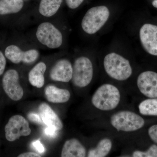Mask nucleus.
I'll return each mask as SVG.
<instances>
[{
    "label": "nucleus",
    "instance_id": "nucleus-1",
    "mask_svg": "<svg viewBox=\"0 0 157 157\" xmlns=\"http://www.w3.org/2000/svg\"><path fill=\"white\" fill-rule=\"evenodd\" d=\"M121 98L119 90L113 85L106 83L97 89L92 97L91 102L99 110L110 111L117 107Z\"/></svg>",
    "mask_w": 157,
    "mask_h": 157
},
{
    "label": "nucleus",
    "instance_id": "nucleus-2",
    "mask_svg": "<svg viewBox=\"0 0 157 157\" xmlns=\"http://www.w3.org/2000/svg\"><path fill=\"white\" fill-rule=\"evenodd\" d=\"M104 66L107 75L118 81H124L132 76V69L130 62L117 53L107 55L104 59Z\"/></svg>",
    "mask_w": 157,
    "mask_h": 157
},
{
    "label": "nucleus",
    "instance_id": "nucleus-3",
    "mask_svg": "<svg viewBox=\"0 0 157 157\" xmlns=\"http://www.w3.org/2000/svg\"><path fill=\"white\" fill-rule=\"evenodd\" d=\"M110 123L118 131L133 132L139 130L144 126V119L132 111L122 110L114 113L110 117Z\"/></svg>",
    "mask_w": 157,
    "mask_h": 157
},
{
    "label": "nucleus",
    "instance_id": "nucleus-4",
    "mask_svg": "<svg viewBox=\"0 0 157 157\" xmlns=\"http://www.w3.org/2000/svg\"><path fill=\"white\" fill-rule=\"evenodd\" d=\"M109 16V9L106 6L93 7L88 10L82 18V28L86 33H96L105 25Z\"/></svg>",
    "mask_w": 157,
    "mask_h": 157
},
{
    "label": "nucleus",
    "instance_id": "nucleus-5",
    "mask_svg": "<svg viewBox=\"0 0 157 157\" xmlns=\"http://www.w3.org/2000/svg\"><path fill=\"white\" fill-rule=\"evenodd\" d=\"M93 75V64L88 58L82 56L75 60L71 79L74 86L80 88L87 86L92 80Z\"/></svg>",
    "mask_w": 157,
    "mask_h": 157
},
{
    "label": "nucleus",
    "instance_id": "nucleus-6",
    "mask_svg": "<svg viewBox=\"0 0 157 157\" xmlns=\"http://www.w3.org/2000/svg\"><path fill=\"white\" fill-rule=\"evenodd\" d=\"M36 36L41 44L52 49L59 48L63 43V35L60 31L50 22H44L39 25Z\"/></svg>",
    "mask_w": 157,
    "mask_h": 157
},
{
    "label": "nucleus",
    "instance_id": "nucleus-7",
    "mask_svg": "<svg viewBox=\"0 0 157 157\" xmlns=\"http://www.w3.org/2000/svg\"><path fill=\"white\" fill-rule=\"evenodd\" d=\"M6 139L14 141L21 136H29L31 129L28 121L22 116L16 115L9 119L5 128Z\"/></svg>",
    "mask_w": 157,
    "mask_h": 157
},
{
    "label": "nucleus",
    "instance_id": "nucleus-8",
    "mask_svg": "<svg viewBox=\"0 0 157 157\" xmlns=\"http://www.w3.org/2000/svg\"><path fill=\"white\" fill-rule=\"evenodd\" d=\"M19 80V74L13 69L8 70L3 76V89L8 97L14 101H19L23 96V89Z\"/></svg>",
    "mask_w": 157,
    "mask_h": 157
},
{
    "label": "nucleus",
    "instance_id": "nucleus-9",
    "mask_svg": "<svg viewBox=\"0 0 157 157\" xmlns=\"http://www.w3.org/2000/svg\"><path fill=\"white\" fill-rule=\"evenodd\" d=\"M5 56L14 64L23 63H32L39 58V52L36 49H32L23 51L17 45H12L8 46L5 52Z\"/></svg>",
    "mask_w": 157,
    "mask_h": 157
},
{
    "label": "nucleus",
    "instance_id": "nucleus-10",
    "mask_svg": "<svg viewBox=\"0 0 157 157\" xmlns=\"http://www.w3.org/2000/svg\"><path fill=\"white\" fill-rule=\"evenodd\" d=\"M137 87L140 92L149 98H157V73L147 71L140 73L137 78Z\"/></svg>",
    "mask_w": 157,
    "mask_h": 157
},
{
    "label": "nucleus",
    "instance_id": "nucleus-11",
    "mask_svg": "<svg viewBox=\"0 0 157 157\" xmlns=\"http://www.w3.org/2000/svg\"><path fill=\"white\" fill-rule=\"evenodd\" d=\"M139 34L144 49L150 54L157 56V26L150 24L144 25Z\"/></svg>",
    "mask_w": 157,
    "mask_h": 157
},
{
    "label": "nucleus",
    "instance_id": "nucleus-12",
    "mask_svg": "<svg viewBox=\"0 0 157 157\" xmlns=\"http://www.w3.org/2000/svg\"><path fill=\"white\" fill-rule=\"evenodd\" d=\"M72 76L73 66L66 59L58 61L50 70V78L53 81L68 82L72 79Z\"/></svg>",
    "mask_w": 157,
    "mask_h": 157
},
{
    "label": "nucleus",
    "instance_id": "nucleus-13",
    "mask_svg": "<svg viewBox=\"0 0 157 157\" xmlns=\"http://www.w3.org/2000/svg\"><path fill=\"white\" fill-rule=\"evenodd\" d=\"M39 109L41 118L47 126L55 128L57 131L63 128L61 121L48 104L42 103L39 106Z\"/></svg>",
    "mask_w": 157,
    "mask_h": 157
},
{
    "label": "nucleus",
    "instance_id": "nucleus-14",
    "mask_svg": "<svg viewBox=\"0 0 157 157\" xmlns=\"http://www.w3.org/2000/svg\"><path fill=\"white\" fill-rule=\"evenodd\" d=\"M86 155V149L79 140L72 138L65 142L62 149V157H84Z\"/></svg>",
    "mask_w": 157,
    "mask_h": 157
},
{
    "label": "nucleus",
    "instance_id": "nucleus-15",
    "mask_svg": "<svg viewBox=\"0 0 157 157\" xmlns=\"http://www.w3.org/2000/svg\"><path fill=\"white\" fill-rule=\"evenodd\" d=\"M45 96L47 101L56 104L67 102L70 98L68 90L60 89L53 85H48L45 89Z\"/></svg>",
    "mask_w": 157,
    "mask_h": 157
},
{
    "label": "nucleus",
    "instance_id": "nucleus-16",
    "mask_svg": "<svg viewBox=\"0 0 157 157\" xmlns=\"http://www.w3.org/2000/svg\"><path fill=\"white\" fill-rule=\"evenodd\" d=\"M47 67L45 63L39 62L29 73V80L33 86L38 88L43 87L45 84L44 74Z\"/></svg>",
    "mask_w": 157,
    "mask_h": 157
},
{
    "label": "nucleus",
    "instance_id": "nucleus-17",
    "mask_svg": "<svg viewBox=\"0 0 157 157\" xmlns=\"http://www.w3.org/2000/svg\"><path fill=\"white\" fill-rule=\"evenodd\" d=\"M63 0H41L39 4V11L42 16L50 17L58 11Z\"/></svg>",
    "mask_w": 157,
    "mask_h": 157
},
{
    "label": "nucleus",
    "instance_id": "nucleus-18",
    "mask_svg": "<svg viewBox=\"0 0 157 157\" xmlns=\"http://www.w3.org/2000/svg\"><path fill=\"white\" fill-rule=\"evenodd\" d=\"M112 142L108 138H103L98 142L95 148L91 149L88 152V157H104L107 155L112 148Z\"/></svg>",
    "mask_w": 157,
    "mask_h": 157
},
{
    "label": "nucleus",
    "instance_id": "nucleus-19",
    "mask_svg": "<svg viewBox=\"0 0 157 157\" xmlns=\"http://www.w3.org/2000/svg\"><path fill=\"white\" fill-rule=\"evenodd\" d=\"M23 6V0H0V14L18 13Z\"/></svg>",
    "mask_w": 157,
    "mask_h": 157
},
{
    "label": "nucleus",
    "instance_id": "nucleus-20",
    "mask_svg": "<svg viewBox=\"0 0 157 157\" xmlns=\"http://www.w3.org/2000/svg\"><path fill=\"white\" fill-rule=\"evenodd\" d=\"M142 115L157 116V98H149L141 102L138 106Z\"/></svg>",
    "mask_w": 157,
    "mask_h": 157
},
{
    "label": "nucleus",
    "instance_id": "nucleus-21",
    "mask_svg": "<svg viewBox=\"0 0 157 157\" xmlns=\"http://www.w3.org/2000/svg\"><path fill=\"white\" fill-rule=\"evenodd\" d=\"M134 157H157V146L153 144L145 151H136L132 154Z\"/></svg>",
    "mask_w": 157,
    "mask_h": 157
},
{
    "label": "nucleus",
    "instance_id": "nucleus-22",
    "mask_svg": "<svg viewBox=\"0 0 157 157\" xmlns=\"http://www.w3.org/2000/svg\"><path fill=\"white\" fill-rule=\"evenodd\" d=\"M29 119L31 121L35 123L39 124H43V121H42L41 117L37 113H29L28 115Z\"/></svg>",
    "mask_w": 157,
    "mask_h": 157
},
{
    "label": "nucleus",
    "instance_id": "nucleus-23",
    "mask_svg": "<svg viewBox=\"0 0 157 157\" xmlns=\"http://www.w3.org/2000/svg\"><path fill=\"white\" fill-rule=\"evenodd\" d=\"M148 133L151 140L157 144V124L154 125L150 127Z\"/></svg>",
    "mask_w": 157,
    "mask_h": 157
},
{
    "label": "nucleus",
    "instance_id": "nucleus-24",
    "mask_svg": "<svg viewBox=\"0 0 157 157\" xmlns=\"http://www.w3.org/2000/svg\"><path fill=\"white\" fill-rule=\"evenodd\" d=\"M84 0H66L67 6L70 9H74L81 5Z\"/></svg>",
    "mask_w": 157,
    "mask_h": 157
},
{
    "label": "nucleus",
    "instance_id": "nucleus-25",
    "mask_svg": "<svg viewBox=\"0 0 157 157\" xmlns=\"http://www.w3.org/2000/svg\"><path fill=\"white\" fill-rule=\"evenodd\" d=\"M32 146L39 153H43L45 151V147L40 140H36L32 143Z\"/></svg>",
    "mask_w": 157,
    "mask_h": 157
},
{
    "label": "nucleus",
    "instance_id": "nucleus-26",
    "mask_svg": "<svg viewBox=\"0 0 157 157\" xmlns=\"http://www.w3.org/2000/svg\"><path fill=\"white\" fill-rule=\"evenodd\" d=\"M58 131L55 128L48 126L45 129V134L48 137H55L58 135Z\"/></svg>",
    "mask_w": 157,
    "mask_h": 157
},
{
    "label": "nucleus",
    "instance_id": "nucleus-27",
    "mask_svg": "<svg viewBox=\"0 0 157 157\" xmlns=\"http://www.w3.org/2000/svg\"><path fill=\"white\" fill-rule=\"evenodd\" d=\"M6 57L2 52L0 51V76L4 73L6 68Z\"/></svg>",
    "mask_w": 157,
    "mask_h": 157
},
{
    "label": "nucleus",
    "instance_id": "nucleus-28",
    "mask_svg": "<svg viewBox=\"0 0 157 157\" xmlns=\"http://www.w3.org/2000/svg\"><path fill=\"white\" fill-rule=\"evenodd\" d=\"M18 157H40L41 156L36 153L33 152H28L24 153L19 155L17 156Z\"/></svg>",
    "mask_w": 157,
    "mask_h": 157
},
{
    "label": "nucleus",
    "instance_id": "nucleus-29",
    "mask_svg": "<svg viewBox=\"0 0 157 157\" xmlns=\"http://www.w3.org/2000/svg\"><path fill=\"white\" fill-rule=\"evenodd\" d=\"M152 4L153 6L154 7L157 9V0H154Z\"/></svg>",
    "mask_w": 157,
    "mask_h": 157
}]
</instances>
